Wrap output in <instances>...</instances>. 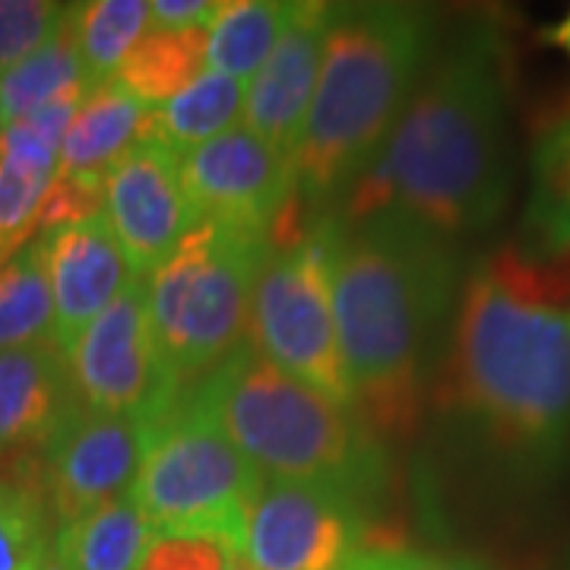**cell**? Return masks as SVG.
<instances>
[{
    "mask_svg": "<svg viewBox=\"0 0 570 570\" xmlns=\"http://www.w3.org/2000/svg\"><path fill=\"white\" fill-rule=\"evenodd\" d=\"M450 406L523 479L570 456V302L520 254L498 247L472 269L453 321Z\"/></svg>",
    "mask_w": 570,
    "mask_h": 570,
    "instance_id": "obj_1",
    "label": "cell"
},
{
    "mask_svg": "<svg viewBox=\"0 0 570 570\" xmlns=\"http://www.w3.org/2000/svg\"><path fill=\"white\" fill-rule=\"evenodd\" d=\"M508 61L491 26H469L450 41L358 178L352 216L381 209L456 242L501 219L510 200Z\"/></svg>",
    "mask_w": 570,
    "mask_h": 570,
    "instance_id": "obj_2",
    "label": "cell"
},
{
    "mask_svg": "<svg viewBox=\"0 0 570 570\" xmlns=\"http://www.w3.org/2000/svg\"><path fill=\"white\" fill-rule=\"evenodd\" d=\"M456 288L453 242L381 209L333 245V314L355 406L384 431L419 415L428 352Z\"/></svg>",
    "mask_w": 570,
    "mask_h": 570,
    "instance_id": "obj_3",
    "label": "cell"
},
{
    "mask_svg": "<svg viewBox=\"0 0 570 570\" xmlns=\"http://www.w3.org/2000/svg\"><path fill=\"white\" fill-rule=\"evenodd\" d=\"M431 45L415 3H336L321 80L292 153L295 197L324 200L377 163Z\"/></svg>",
    "mask_w": 570,
    "mask_h": 570,
    "instance_id": "obj_4",
    "label": "cell"
},
{
    "mask_svg": "<svg viewBox=\"0 0 570 570\" xmlns=\"http://www.w3.org/2000/svg\"><path fill=\"white\" fill-rule=\"evenodd\" d=\"M184 403L219 428L264 479L326 485L355 498L374 472V450L352 409L266 362L247 340L194 384Z\"/></svg>",
    "mask_w": 570,
    "mask_h": 570,
    "instance_id": "obj_5",
    "label": "cell"
},
{
    "mask_svg": "<svg viewBox=\"0 0 570 570\" xmlns=\"http://www.w3.org/2000/svg\"><path fill=\"white\" fill-rule=\"evenodd\" d=\"M269 250V235L197 223L146 279L156 346L184 390L209 377L247 340L250 298Z\"/></svg>",
    "mask_w": 570,
    "mask_h": 570,
    "instance_id": "obj_6",
    "label": "cell"
},
{
    "mask_svg": "<svg viewBox=\"0 0 570 570\" xmlns=\"http://www.w3.org/2000/svg\"><path fill=\"white\" fill-rule=\"evenodd\" d=\"M261 469L213 422L181 403L149 431L127 498L159 539H204L242 554Z\"/></svg>",
    "mask_w": 570,
    "mask_h": 570,
    "instance_id": "obj_7",
    "label": "cell"
},
{
    "mask_svg": "<svg viewBox=\"0 0 570 570\" xmlns=\"http://www.w3.org/2000/svg\"><path fill=\"white\" fill-rule=\"evenodd\" d=\"M333 245L330 228L273 245L254 285L247 343L336 406L355 409L333 314Z\"/></svg>",
    "mask_w": 570,
    "mask_h": 570,
    "instance_id": "obj_8",
    "label": "cell"
},
{
    "mask_svg": "<svg viewBox=\"0 0 570 570\" xmlns=\"http://www.w3.org/2000/svg\"><path fill=\"white\" fill-rule=\"evenodd\" d=\"M77 403L156 428L184 403L181 381L156 346L146 276H130L124 292L63 348Z\"/></svg>",
    "mask_w": 570,
    "mask_h": 570,
    "instance_id": "obj_9",
    "label": "cell"
},
{
    "mask_svg": "<svg viewBox=\"0 0 570 570\" xmlns=\"http://www.w3.org/2000/svg\"><path fill=\"white\" fill-rule=\"evenodd\" d=\"M362 551L352 494L266 479L250 504L242 554L254 570H343Z\"/></svg>",
    "mask_w": 570,
    "mask_h": 570,
    "instance_id": "obj_10",
    "label": "cell"
},
{
    "mask_svg": "<svg viewBox=\"0 0 570 570\" xmlns=\"http://www.w3.org/2000/svg\"><path fill=\"white\" fill-rule=\"evenodd\" d=\"M181 181L197 223L235 225L257 235H273L295 197L292 159L245 124L184 153Z\"/></svg>",
    "mask_w": 570,
    "mask_h": 570,
    "instance_id": "obj_11",
    "label": "cell"
},
{
    "mask_svg": "<svg viewBox=\"0 0 570 570\" xmlns=\"http://www.w3.org/2000/svg\"><path fill=\"white\" fill-rule=\"evenodd\" d=\"M102 216L134 276H153L197 225L184 194L181 156L142 137L105 178Z\"/></svg>",
    "mask_w": 570,
    "mask_h": 570,
    "instance_id": "obj_12",
    "label": "cell"
},
{
    "mask_svg": "<svg viewBox=\"0 0 570 570\" xmlns=\"http://www.w3.org/2000/svg\"><path fill=\"white\" fill-rule=\"evenodd\" d=\"M153 428L80 403L67 409L45 444L48 491L58 520L70 523L130 491Z\"/></svg>",
    "mask_w": 570,
    "mask_h": 570,
    "instance_id": "obj_13",
    "label": "cell"
},
{
    "mask_svg": "<svg viewBox=\"0 0 570 570\" xmlns=\"http://www.w3.org/2000/svg\"><path fill=\"white\" fill-rule=\"evenodd\" d=\"M333 10L336 3H295V13L285 26L279 45L257 70V77L247 82L242 115L245 127L288 159L305 130L307 108L321 80Z\"/></svg>",
    "mask_w": 570,
    "mask_h": 570,
    "instance_id": "obj_14",
    "label": "cell"
},
{
    "mask_svg": "<svg viewBox=\"0 0 570 570\" xmlns=\"http://www.w3.org/2000/svg\"><path fill=\"white\" fill-rule=\"evenodd\" d=\"M89 89L67 92L0 134V266L10 264L39 232L45 194L58 175L70 124Z\"/></svg>",
    "mask_w": 570,
    "mask_h": 570,
    "instance_id": "obj_15",
    "label": "cell"
},
{
    "mask_svg": "<svg viewBox=\"0 0 570 570\" xmlns=\"http://www.w3.org/2000/svg\"><path fill=\"white\" fill-rule=\"evenodd\" d=\"M55 302V346L67 348L130 283V266L105 216L41 232Z\"/></svg>",
    "mask_w": 570,
    "mask_h": 570,
    "instance_id": "obj_16",
    "label": "cell"
},
{
    "mask_svg": "<svg viewBox=\"0 0 570 570\" xmlns=\"http://www.w3.org/2000/svg\"><path fill=\"white\" fill-rule=\"evenodd\" d=\"M73 403L61 348L45 343L0 352V450L48 444Z\"/></svg>",
    "mask_w": 570,
    "mask_h": 570,
    "instance_id": "obj_17",
    "label": "cell"
},
{
    "mask_svg": "<svg viewBox=\"0 0 570 570\" xmlns=\"http://www.w3.org/2000/svg\"><path fill=\"white\" fill-rule=\"evenodd\" d=\"M146 115L149 105H142L118 80L92 86L63 137L58 171L108 178V171L142 140Z\"/></svg>",
    "mask_w": 570,
    "mask_h": 570,
    "instance_id": "obj_18",
    "label": "cell"
},
{
    "mask_svg": "<svg viewBox=\"0 0 570 570\" xmlns=\"http://www.w3.org/2000/svg\"><path fill=\"white\" fill-rule=\"evenodd\" d=\"M156 532L140 508L121 494L96 510L61 523L51 561L61 570H140Z\"/></svg>",
    "mask_w": 570,
    "mask_h": 570,
    "instance_id": "obj_19",
    "label": "cell"
},
{
    "mask_svg": "<svg viewBox=\"0 0 570 570\" xmlns=\"http://www.w3.org/2000/svg\"><path fill=\"white\" fill-rule=\"evenodd\" d=\"M245 96L247 82L206 70L200 80L190 82L175 99L149 108L142 137L165 142L168 149L184 156L200 142L238 127V115H245Z\"/></svg>",
    "mask_w": 570,
    "mask_h": 570,
    "instance_id": "obj_20",
    "label": "cell"
},
{
    "mask_svg": "<svg viewBox=\"0 0 570 570\" xmlns=\"http://www.w3.org/2000/svg\"><path fill=\"white\" fill-rule=\"evenodd\" d=\"M295 13L288 0H235L223 3L206 29V70L250 82L283 39Z\"/></svg>",
    "mask_w": 570,
    "mask_h": 570,
    "instance_id": "obj_21",
    "label": "cell"
},
{
    "mask_svg": "<svg viewBox=\"0 0 570 570\" xmlns=\"http://www.w3.org/2000/svg\"><path fill=\"white\" fill-rule=\"evenodd\" d=\"M206 29L149 26L146 36L124 58L115 80L149 108L175 99L206 73Z\"/></svg>",
    "mask_w": 570,
    "mask_h": 570,
    "instance_id": "obj_22",
    "label": "cell"
},
{
    "mask_svg": "<svg viewBox=\"0 0 570 570\" xmlns=\"http://www.w3.org/2000/svg\"><path fill=\"white\" fill-rule=\"evenodd\" d=\"M77 89H89V82L82 73L80 51L70 26V7H67V20L61 22V29L36 55H29L26 61L0 77V124L7 127L22 121L32 111Z\"/></svg>",
    "mask_w": 570,
    "mask_h": 570,
    "instance_id": "obj_23",
    "label": "cell"
},
{
    "mask_svg": "<svg viewBox=\"0 0 570 570\" xmlns=\"http://www.w3.org/2000/svg\"><path fill=\"white\" fill-rule=\"evenodd\" d=\"M45 343L55 346V302L39 235L0 266V352Z\"/></svg>",
    "mask_w": 570,
    "mask_h": 570,
    "instance_id": "obj_24",
    "label": "cell"
},
{
    "mask_svg": "<svg viewBox=\"0 0 570 570\" xmlns=\"http://www.w3.org/2000/svg\"><path fill=\"white\" fill-rule=\"evenodd\" d=\"M70 26L89 89L118 77L124 58L149 29L146 0H89L70 7Z\"/></svg>",
    "mask_w": 570,
    "mask_h": 570,
    "instance_id": "obj_25",
    "label": "cell"
},
{
    "mask_svg": "<svg viewBox=\"0 0 570 570\" xmlns=\"http://www.w3.org/2000/svg\"><path fill=\"white\" fill-rule=\"evenodd\" d=\"M48 546L39 494L0 482V570H39L51 558Z\"/></svg>",
    "mask_w": 570,
    "mask_h": 570,
    "instance_id": "obj_26",
    "label": "cell"
},
{
    "mask_svg": "<svg viewBox=\"0 0 570 570\" xmlns=\"http://www.w3.org/2000/svg\"><path fill=\"white\" fill-rule=\"evenodd\" d=\"M67 20V7L51 0H0V77L36 55Z\"/></svg>",
    "mask_w": 570,
    "mask_h": 570,
    "instance_id": "obj_27",
    "label": "cell"
},
{
    "mask_svg": "<svg viewBox=\"0 0 570 570\" xmlns=\"http://www.w3.org/2000/svg\"><path fill=\"white\" fill-rule=\"evenodd\" d=\"M343 570H491L469 554H431L412 549H362Z\"/></svg>",
    "mask_w": 570,
    "mask_h": 570,
    "instance_id": "obj_28",
    "label": "cell"
},
{
    "mask_svg": "<svg viewBox=\"0 0 570 570\" xmlns=\"http://www.w3.org/2000/svg\"><path fill=\"white\" fill-rule=\"evenodd\" d=\"M228 551L204 539H156L140 570H225Z\"/></svg>",
    "mask_w": 570,
    "mask_h": 570,
    "instance_id": "obj_29",
    "label": "cell"
},
{
    "mask_svg": "<svg viewBox=\"0 0 570 570\" xmlns=\"http://www.w3.org/2000/svg\"><path fill=\"white\" fill-rule=\"evenodd\" d=\"M219 0H153L149 26L153 29H206L219 13Z\"/></svg>",
    "mask_w": 570,
    "mask_h": 570,
    "instance_id": "obj_30",
    "label": "cell"
},
{
    "mask_svg": "<svg viewBox=\"0 0 570 570\" xmlns=\"http://www.w3.org/2000/svg\"><path fill=\"white\" fill-rule=\"evenodd\" d=\"M549 41L551 45H558V48H564V51L570 55V10L564 20L558 22L554 29H549Z\"/></svg>",
    "mask_w": 570,
    "mask_h": 570,
    "instance_id": "obj_31",
    "label": "cell"
},
{
    "mask_svg": "<svg viewBox=\"0 0 570 570\" xmlns=\"http://www.w3.org/2000/svg\"><path fill=\"white\" fill-rule=\"evenodd\" d=\"M225 570H254V568L247 564L245 558H238V554H232V558H228V564H225Z\"/></svg>",
    "mask_w": 570,
    "mask_h": 570,
    "instance_id": "obj_32",
    "label": "cell"
},
{
    "mask_svg": "<svg viewBox=\"0 0 570 570\" xmlns=\"http://www.w3.org/2000/svg\"><path fill=\"white\" fill-rule=\"evenodd\" d=\"M39 570H61V568H58V564H55V561H51V558H48V561H45V564H41Z\"/></svg>",
    "mask_w": 570,
    "mask_h": 570,
    "instance_id": "obj_33",
    "label": "cell"
},
{
    "mask_svg": "<svg viewBox=\"0 0 570 570\" xmlns=\"http://www.w3.org/2000/svg\"><path fill=\"white\" fill-rule=\"evenodd\" d=\"M0 134H3V124H0Z\"/></svg>",
    "mask_w": 570,
    "mask_h": 570,
    "instance_id": "obj_34",
    "label": "cell"
}]
</instances>
